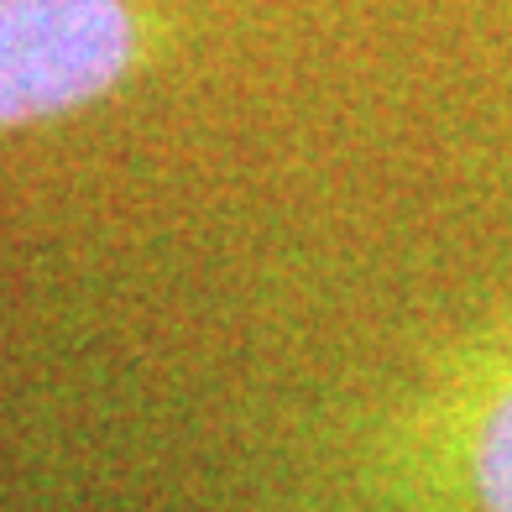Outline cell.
Listing matches in <instances>:
<instances>
[{
	"label": "cell",
	"mask_w": 512,
	"mask_h": 512,
	"mask_svg": "<svg viewBox=\"0 0 512 512\" xmlns=\"http://www.w3.org/2000/svg\"><path fill=\"white\" fill-rule=\"evenodd\" d=\"M152 63L136 0H0V131L68 121Z\"/></svg>",
	"instance_id": "1"
},
{
	"label": "cell",
	"mask_w": 512,
	"mask_h": 512,
	"mask_svg": "<svg viewBox=\"0 0 512 512\" xmlns=\"http://www.w3.org/2000/svg\"><path fill=\"white\" fill-rule=\"evenodd\" d=\"M408 455L455 512H512V340L413 418Z\"/></svg>",
	"instance_id": "2"
}]
</instances>
